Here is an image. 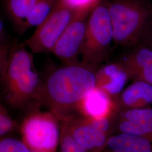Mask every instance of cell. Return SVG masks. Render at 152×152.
I'll return each instance as SVG.
<instances>
[{"label": "cell", "mask_w": 152, "mask_h": 152, "mask_svg": "<svg viewBox=\"0 0 152 152\" xmlns=\"http://www.w3.org/2000/svg\"><path fill=\"white\" fill-rule=\"evenodd\" d=\"M96 87L103 90L109 95L119 94L129 78L121 63L104 65L95 73Z\"/></svg>", "instance_id": "9c48e42d"}, {"label": "cell", "mask_w": 152, "mask_h": 152, "mask_svg": "<svg viewBox=\"0 0 152 152\" xmlns=\"http://www.w3.org/2000/svg\"><path fill=\"white\" fill-rule=\"evenodd\" d=\"M0 152H30L22 142L14 139H6L0 143Z\"/></svg>", "instance_id": "d6986e66"}, {"label": "cell", "mask_w": 152, "mask_h": 152, "mask_svg": "<svg viewBox=\"0 0 152 152\" xmlns=\"http://www.w3.org/2000/svg\"><path fill=\"white\" fill-rule=\"evenodd\" d=\"M120 129L124 133L142 136L152 132V122L144 124L126 120L120 124Z\"/></svg>", "instance_id": "2e32d148"}, {"label": "cell", "mask_w": 152, "mask_h": 152, "mask_svg": "<svg viewBox=\"0 0 152 152\" xmlns=\"http://www.w3.org/2000/svg\"><path fill=\"white\" fill-rule=\"evenodd\" d=\"M101 0H59V2L75 11L91 10Z\"/></svg>", "instance_id": "ac0fdd59"}, {"label": "cell", "mask_w": 152, "mask_h": 152, "mask_svg": "<svg viewBox=\"0 0 152 152\" xmlns=\"http://www.w3.org/2000/svg\"><path fill=\"white\" fill-rule=\"evenodd\" d=\"M114 42L136 46L152 29V7L143 0H113L108 3Z\"/></svg>", "instance_id": "3957f363"}, {"label": "cell", "mask_w": 152, "mask_h": 152, "mask_svg": "<svg viewBox=\"0 0 152 152\" xmlns=\"http://www.w3.org/2000/svg\"><path fill=\"white\" fill-rule=\"evenodd\" d=\"M95 69L76 62L57 69L45 85V98L56 107L79 104L96 87Z\"/></svg>", "instance_id": "7a4b0ae2"}, {"label": "cell", "mask_w": 152, "mask_h": 152, "mask_svg": "<svg viewBox=\"0 0 152 152\" xmlns=\"http://www.w3.org/2000/svg\"><path fill=\"white\" fill-rule=\"evenodd\" d=\"M147 38L149 39V45H150V47L152 49V29L151 31V32L149 33L148 36Z\"/></svg>", "instance_id": "603a6c76"}, {"label": "cell", "mask_w": 152, "mask_h": 152, "mask_svg": "<svg viewBox=\"0 0 152 152\" xmlns=\"http://www.w3.org/2000/svg\"><path fill=\"white\" fill-rule=\"evenodd\" d=\"M114 39L108 3L101 2L90 13L82 50V63L95 68L103 61Z\"/></svg>", "instance_id": "277c9868"}, {"label": "cell", "mask_w": 152, "mask_h": 152, "mask_svg": "<svg viewBox=\"0 0 152 152\" xmlns=\"http://www.w3.org/2000/svg\"><path fill=\"white\" fill-rule=\"evenodd\" d=\"M76 12L59 2L53 12L37 27L35 32L24 44L33 53L52 52Z\"/></svg>", "instance_id": "5b68a950"}, {"label": "cell", "mask_w": 152, "mask_h": 152, "mask_svg": "<svg viewBox=\"0 0 152 152\" xmlns=\"http://www.w3.org/2000/svg\"><path fill=\"white\" fill-rule=\"evenodd\" d=\"M121 63L129 77L152 85V49L151 47L135 49Z\"/></svg>", "instance_id": "ba28073f"}, {"label": "cell", "mask_w": 152, "mask_h": 152, "mask_svg": "<svg viewBox=\"0 0 152 152\" xmlns=\"http://www.w3.org/2000/svg\"><path fill=\"white\" fill-rule=\"evenodd\" d=\"M88 125L95 130L104 133L108 130L109 126V123L105 117H103L94 119Z\"/></svg>", "instance_id": "44dd1931"}, {"label": "cell", "mask_w": 152, "mask_h": 152, "mask_svg": "<svg viewBox=\"0 0 152 152\" xmlns=\"http://www.w3.org/2000/svg\"><path fill=\"white\" fill-rule=\"evenodd\" d=\"M125 118L128 121L138 123L152 122V109L150 108H131L126 112Z\"/></svg>", "instance_id": "e0dca14e"}, {"label": "cell", "mask_w": 152, "mask_h": 152, "mask_svg": "<svg viewBox=\"0 0 152 152\" xmlns=\"http://www.w3.org/2000/svg\"><path fill=\"white\" fill-rule=\"evenodd\" d=\"M59 0H37L27 17L22 33L33 27H38L53 12Z\"/></svg>", "instance_id": "5bb4252c"}, {"label": "cell", "mask_w": 152, "mask_h": 152, "mask_svg": "<svg viewBox=\"0 0 152 152\" xmlns=\"http://www.w3.org/2000/svg\"><path fill=\"white\" fill-rule=\"evenodd\" d=\"M23 44H12L5 69L1 73L7 98L14 105L45 98V85L34 65L32 54Z\"/></svg>", "instance_id": "6da1fadb"}, {"label": "cell", "mask_w": 152, "mask_h": 152, "mask_svg": "<svg viewBox=\"0 0 152 152\" xmlns=\"http://www.w3.org/2000/svg\"><path fill=\"white\" fill-rule=\"evenodd\" d=\"M121 100L125 105L131 108H142L152 103V85L136 81L123 92Z\"/></svg>", "instance_id": "7c38bea8"}, {"label": "cell", "mask_w": 152, "mask_h": 152, "mask_svg": "<svg viewBox=\"0 0 152 152\" xmlns=\"http://www.w3.org/2000/svg\"><path fill=\"white\" fill-rule=\"evenodd\" d=\"M80 104L83 112L94 119L105 117L112 107L110 96L97 87Z\"/></svg>", "instance_id": "30bf717a"}, {"label": "cell", "mask_w": 152, "mask_h": 152, "mask_svg": "<svg viewBox=\"0 0 152 152\" xmlns=\"http://www.w3.org/2000/svg\"><path fill=\"white\" fill-rule=\"evenodd\" d=\"M36 1L37 0H5L6 11L21 34L27 17Z\"/></svg>", "instance_id": "4fadbf2b"}, {"label": "cell", "mask_w": 152, "mask_h": 152, "mask_svg": "<svg viewBox=\"0 0 152 152\" xmlns=\"http://www.w3.org/2000/svg\"><path fill=\"white\" fill-rule=\"evenodd\" d=\"M61 152H86L85 149L76 141L74 137L67 135L61 141Z\"/></svg>", "instance_id": "ffe728a7"}, {"label": "cell", "mask_w": 152, "mask_h": 152, "mask_svg": "<svg viewBox=\"0 0 152 152\" xmlns=\"http://www.w3.org/2000/svg\"><path fill=\"white\" fill-rule=\"evenodd\" d=\"M107 144L115 152H152V145L147 139L127 133L111 137Z\"/></svg>", "instance_id": "8fae6325"}, {"label": "cell", "mask_w": 152, "mask_h": 152, "mask_svg": "<svg viewBox=\"0 0 152 152\" xmlns=\"http://www.w3.org/2000/svg\"><path fill=\"white\" fill-rule=\"evenodd\" d=\"M24 140L36 152H54L58 141L56 123L48 114L29 117L23 127Z\"/></svg>", "instance_id": "52a82bcc"}, {"label": "cell", "mask_w": 152, "mask_h": 152, "mask_svg": "<svg viewBox=\"0 0 152 152\" xmlns=\"http://www.w3.org/2000/svg\"><path fill=\"white\" fill-rule=\"evenodd\" d=\"M73 136L85 149L102 147L105 141L104 133L95 130L89 125L81 126L76 128Z\"/></svg>", "instance_id": "9a60e30c"}, {"label": "cell", "mask_w": 152, "mask_h": 152, "mask_svg": "<svg viewBox=\"0 0 152 152\" xmlns=\"http://www.w3.org/2000/svg\"><path fill=\"white\" fill-rule=\"evenodd\" d=\"M11 121L10 119L4 113L0 115V134L4 135L11 127Z\"/></svg>", "instance_id": "7402d4cb"}, {"label": "cell", "mask_w": 152, "mask_h": 152, "mask_svg": "<svg viewBox=\"0 0 152 152\" xmlns=\"http://www.w3.org/2000/svg\"><path fill=\"white\" fill-rule=\"evenodd\" d=\"M92 10L76 11L52 51L56 57L68 64L75 63L77 56L81 54Z\"/></svg>", "instance_id": "8992f818"}]
</instances>
